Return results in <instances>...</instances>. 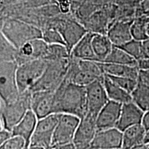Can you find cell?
<instances>
[{
  "label": "cell",
  "instance_id": "obj_1",
  "mask_svg": "<svg viewBox=\"0 0 149 149\" xmlns=\"http://www.w3.org/2000/svg\"><path fill=\"white\" fill-rule=\"evenodd\" d=\"M53 112L84 118L87 114L86 87L64 79L55 91Z\"/></svg>",
  "mask_w": 149,
  "mask_h": 149
},
{
  "label": "cell",
  "instance_id": "obj_2",
  "mask_svg": "<svg viewBox=\"0 0 149 149\" xmlns=\"http://www.w3.org/2000/svg\"><path fill=\"white\" fill-rule=\"evenodd\" d=\"M104 75L97 61L70 57V66L64 79L86 87L95 80L102 79Z\"/></svg>",
  "mask_w": 149,
  "mask_h": 149
},
{
  "label": "cell",
  "instance_id": "obj_3",
  "mask_svg": "<svg viewBox=\"0 0 149 149\" xmlns=\"http://www.w3.org/2000/svg\"><path fill=\"white\" fill-rule=\"evenodd\" d=\"M1 33L17 49L29 41L42 37V31L39 28L13 19L3 22Z\"/></svg>",
  "mask_w": 149,
  "mask_h": 149
},
{
  "label": "cell",
  "instance_id": "obj_4",
  "mask_svg": "<svg viewBox=\"0 0 149 149\" xmlns=\"http://www.w3.org/2000/svg\"><path fill=\"white\" fill-rule=\"evenodd\" d=\"M69 58L48 61L40 79L30 89V92L55 91L66 77L70 66Z\"/></svg>",
  "mask_w": 149,
  "mask_h": 149
},
{
  "label": "cell",
  "instance_id": "obj_5",
  "mask_svg": "<svg viewBox=\"0 0 149 149\" xmlns=\"http://www.w3.org/2000/svg\"><path fill=\"white\" fill-rule=\"evenodd\" d=\"M31 92L29 91L20 94L17 100L13 103L4 104L1 101V129L6 128L12 131L31 110Z\"/></svg>",
  "mask_w": 149,
  "mask_h": 149
},
{
  "label": "cell",
  "instance_id": "obj_6",
  "mask_svg": "<svg viewBox=\"0 0 149 149\" xmlns=\"http://www.w3.org/2000/svg\"><path fill=\"white\" fill-rule=\"evenodd\" d=\"M48 63L45 59H37L18 65L16 79L19 94L30 91L42 76Z\"/></svg>",
  "mask_w": 149,
  "mask_h": 149
},
{
  "label": "cell",
  "instance_id": "obj_7",
  "mask_svg": "<svg viewBox=\"0 0 149 149\" xmlns=\"http://www.w3.org/2000/svg\"><path fill=\"white\" fill-rule=\"evenodd\" d=\"M17 66L15 61L0 63V97L4 104L13 103L19 97L16 79Z\"/></svg>",
  "mask_w": 149,
  "mask_h": 149
},
{
  "label": "cell",
  "instance_id": "obj_8",
  "mask_svg": "<svg viewBox=\"0 0 149 149\" xmlns=\"http://www.w3.org/2000/svg\"><path fill=\"white\" fill-rule=\"evenodd\" d=\"M81 119L72 115L61 114L54 131L52 148L60 149L74 144V137Z\"/></svg>",
  "mask_w": 149,
  "mask_h": 149
},
{
  "label": "cell",
  "instance_id": "obj_9",
  "mask_svg": "<svg viewBox=\"0 0 149 149\" xmlns=\"http://www.w3.org/2000/svg\"><path fill=\"white\" fill-rule=\"evenodd\" d=\"M61 114L53 113L39 120L31 140L30 146L40 147L44 149L52 148L54 131L59 122Z\"/></svg>",
  "mask_w": 149,
  "mask_h": 149
},
{
  "label": "cell",
  "instance_id": "obj_10",
  "mask_svg": "<svg viewBox=\"0 0 149 149\" xmlns=\"http://www.w3.org/2000/svg\"><path fill=\"white\" fill-rule=\"evenodd\" d=\"M102 79H97L86 86V115L96 120L104 106L109 101Z\"/></svg>",
  "mask_w": 149,
  "mask_h": 149
},
{
  "label": "cell",
  "instance_id": "obj_11",
  "mask_svg": "<svg viewBox=\"0 0 149 149\" xmlns=\"http://www.w3.org/2000/svg\"><path fill=\"white\" fill-rule=\"evenodd\" d=\"M48 48V44L42 38L29 41L17 49L16 63L20 65L34 59H44Z\"/></svg>",
  "mask_w": 149,
  "mask_h": 149
},
{
  "label": "cell",
  "instance_id": "obj_12",
  "mask_svg": "<svg viewBox=\"0 0 149 149\" xmlns=\"http://www.w3.org/2000/svg\"><path fill=\"white\" fill-rule=\"evenodd\" d=\"M97 132L96 120L86 115L80 121L73 143L76 149H91V143Z\"/></svg>",
  "mask_w": 149,
  "mask_h": 149
},
{
  "label": "cell",
  "instance_id": "obj_13",
  "mask_svg": "<svg viewBox=\"0 0 149 149\" xmlns=\"http://www.w3.org/2000/svg\"><path fill=\"white\" fill-rule=\"evenodd\" d=\"M57 29L62 35L70 54L74 46L88 33L81 22L71 19L60 22Z\"/></svg>",
  "mask_w": 149,
  "mask_h": 149
},
{
  "label": "cell",
  "instance_id": "obj_14",
  "mask_svg": "<svg viewBox=\"0 0 149 149\" xmlns=\"http://www.w3.org/2000/svg\"><path fill=\"white\" fill-rule=\"evenodd\" d=\"M123 132L117 128L100 130L91 143V149H122Z\"/></svg>",
  "mask_w": 149,
  "mask_h": 149
},
{
  "label": "cell",
  "instance_id": "obj_15",
  "mask_svg": "<svg viewBox=\"0 0 149 149\" xmlns=\"http://www.w3.org/2000/svg\"><path fill=\"white\" fill-rule=\"evenodd\" d=\"M122 107V104L109 100L97 117L96 126L97 131L116 128Z\"/></svg>",
  "mask_w": 149,
  "mask_h": 149
},
{
  "label": "cell",
  "instance_id": "obj_16",
  "mask_svg": "<svg viewBox=\"0 0 149 149\" xmlns=\"http://www.w3.org/2000/svg\"><path fill=\"white\" fill-rule=\"evenodd\" d=\"M55 91H37L31 93V110L41 120L53 114Z\"/></svg>",
  "mask_w": 149,
  "mask_h": 149
},
{
  "label": "cell",
  "instance_id": "obj_17",
  "mask_svg": "<svg viewBox=\"0 0 149 149\" xmlns=\"http://www.w3.org/2000/svg\"><path fill=\"white\" fill-rule=\"evenodd\" d=\"M133 20H117L110 25L107 35L113 46L121 47L133 39L130 28Z\"/></svg>",
  "mask_w": 149,
  "mask_h": 149
},
{
  "label": "cell",
  "instance_id": "obj_18",
  "mask_svg": "<svg viewBox=\"0 0 149 149\" xmlns=\"http://www.w3.org/2000/svg\"><path fill=\"white\" fill-rule=\"evenodd\" d=\"M144 112L133 102L122 104L117 128L124 132L131 126L141 124Z\"/></svg>",
  "mask_w": 149,
  "mask_h": 149
},
{
  "label": "cell",
  "instance_id": "obj_19",
  "mask_svg": "<svg viewBox=\"0 0 149 149\" xmlns=\"http://www.w3.org/2000/svg\"><path fill=\"white\" fill-rule=\"evenodd\" d=\"M38 119L33 111L29 110L22 120L13 128V136H19L24 139L27 149L29 148L31 140L36 128Z\"/></svg>",
  "mask_w": 149,
  "mask_h": 149
},
{
  "label": "cell",
  "instance_id": "obj_20",
  "mask_svg": "<svg viewBox=\"0 0 149 149\" xmlns=\"http://www.w3.org/2000/svg\"><path fill=\"white\" fill-rule=\"evenodd\" d=\"M94 33L88 32L74 46L70 52V57L80 60L97 61L92 46V39Z\"/></svg>",
  "mask_w": 149,
  "mask_h": 149
},
{
  "label": "cell",
  "instance_id": "obj_21",
  "mask_svg": "<svg viewBox=\"0 0 149 149\" xmlns=\"http://www.w3.org/2000/svg\"><path fill=\"white\" fill-rule=\"evenodd\" d=\"M100 68L104 74L115 77H129L138 79L139 74V66H132L129 65L111 64V63L99 62Z\"/></svg>",
  "mask_w": 149,
  "mask_h": 149
},
{
  "label": "cell",
  "instance_id": "obj_22",
  "mask_svg": "<svg viewBox=\"0 0 149 149\" xmlns=\"http://www.w3.org/2000/svg\"><path fill=\"white\" fill-rule=\"evenodd\" d=\"M102 81L109 100L122 104L133 102L131 94L116 84L107 74H104Z\"/></svg>",
  "mask_w": 149,
  "mask_h": 149
},
{
  "label": "cell",
  "instance_id": "obj_23",
  "mask_svg": "<svg viewBox=\"0 0 149 149\" xmlns=\"http://www.w3.org/2000/svg\"><path fill=\"white\" fill-rule=\"evenodd\" d=\"M146 130L141 124L135 125L127 128L123 132L122 149H133L144 144Z\"/></svg>",
  "mask_w": 149,
  "mask_h": 149
},
{
  "label": "cell",
  "instance_id": "obj_24",
  "mask_svg": "<svg viewBox=\"0 0 149 149\" xmlns=\"http://www.w3.org/2000/svg\"><path fill=\"white\" fill-rule=\"evenodd\" d=\"M92 46L97 62H103L113 49V44L107 35L94 33Z\"/></svg>",
  "mask_w": 149,
  "mask_h": 149
},
{
  "label": "cell",
  "instance_id": "obj_25",
  "mask_svg": "<svg viewBox=\"0 0 149 149\" xmlns=\"http://www.w3.org/2000/svg\"><path fill=\"white\" fill-rule=\"evenodd\" d=\"M111 3H113L112 0H84L75 10L76 15L79 22H81Z\"/></svg>",
  "mask_w": 149,
  "mask_h": 149
},
{
  "label": "cell",
  "instance_id": "obj_26",
  "mask_svg": "<svg viewBox=\"0 0 149 149\" xmlns=\"http://www.w3.org/2000/svg\"><path fill=\"white\" fill-rule=\"evenodd\" d=\"M132 101L143 111H149V85L138 79L137 86L131 93Z\"/></svg>",
  "mask_w": 149,
  "mask_h": 149
},
{
  "label": "cell",
  "instance_id": "obj_27",
  "mask_svg": "<svg viewBox=\"0 0 149 149\" xmlns=\"http://www.w3.org/2000/svg\"><path fill=\"white\" fill-rule=\"evenodd\" d=\"M103 62L138 66V61L137 59L133 58L121 48L115 46H113L111 52Z\"/></svg>",
  "mask_w": 149,
  "mask_h": 149
},
{
  "label": "cell",
  "instance_id": "obj_28",
  "mask_svg": "<svg viewBox=\"0 0 149 149\" xmlns=\"http://www.w3.org/2000/svg\"><path fill=\"white\" fill-rule=\"evenodd\" d=\"M149 23V17L144 16L136 17L132 23L130 31L133 39L144 42L149 38L147 33V26Z\"/></svg>",
  "mask_w": 149,
  "mask_h": 149
},
{
  "label": "cell",
  "instance_id": "obj_29",
  "mask_svg": "<svg viewBox=\"0 0 149 149\" xmlns=\"http://www.w3.org/2000/svg\"><path fill=\"white\" fill-rule=\"evenodd\" d=\"M0 37H1L0 39L1 61H15L17 54V48L13 45L1 33L0 34Z\"/></svg>",
  "mask_w": 149,
  "mask_h": 149
},
{
  "label": "cell",
  "instance_id": "obj_30",
  "mask_svg": "<svg viewBox=\"0 0 149 149\" xmlns=\"http://www.w3.org/2000/svg\"><path fill=\"white\" fill-rule=\"evenodd\" d=\"M70 54L66 46L61 44H48V52L44 59L48 61L69 58Z\"/></svg>",
  "mask_w": 149,
  "mask_h": 149
},
{
  "label": "cell",
  "instance_id": "obj_31",
  "mask_svg": "<svg viewBox=\"0 0 149 149\" xmlns=\"http://www.w3.org/2000/svg\"><path fill=\"white\" fill-rule=\"evenodd\" d=\"M120 48L138 61L142 59V42L132 39Z\"/></svg>",
  "mask_w": 149,
  "mask_h": 149
},
{
  "label": "cell",
  "instance_id": "obj_32",
  "mask_svg": "<svg viewBox=\"0 0 149 149\" xmlns=\"http://www.w3.org/2000/svg\"><path fill=\"white\" fill-rule=\"evenodd\" d=\"M42 38L48 44H61L66 46L62 35L57 29H50L42 31Z\"/></svg>",
  "mask_w": 149,
  "mask_h": 149
},
{
  "label": "cell",
  "instance_id": "obj_33",
  "mask_svg": "<svg viewBox=\"0 0 149 149\" xmlns=\"http://www.w3.org/2000/svg\"><path fill=\"white\" fill-rule=\"evenodd\" d=\"M108 75V74H107ZM111 79L113 80L114 82L121 87V88L127 91L131 94L132 92L135 90V88L137 86L138 79H132L129 77H115V76H110L108 75Z\"/></svg>",
  "mask_w": 149,
  "mask_h": 149
},
{
  "label": "cell",
  "instance_id": "obj_34",
  "mask_svg": "<svg viewBox=\"0 0 149 149\" xmlns=\"http://www.w3.org/2000/svg\"><path fill=\"white\" fill-rule=\"evenodd\" d=\"M0 149H27L26 141L19 136H13L0 145Z\"/></svg>",
  "mask_w": 149,
  "mask_h": 149
},
{
  "label": "cell",
  "instance_id": "obj_35",
  "mask_svg": "<svg viewBox=\"0 0 149 149\" xmlns=\"http://www.w3.org/2000/svg\"><path fill=\"white\" fill-rule=\"evenodd\" d=\"M143 0H112L113 3L117 6L126 8H137Z\"/></svg>",
  "mask_w": 149,
  "mask_h": 149
},
{
  "label": "cell",
  "instance_id": "obj_36",
  "mask_svg": "<svg viewBox=\"0 0 149 149\" xmlns=\"http://www.w3.org/2000/svg\"><path fill=\"white\" fill-rule=\"evenodd\" d=\"M139 16L149 17V0H143L140 5L137 7L136 10V17Z\"/></svg>",
  "mask_w": 149,
  "mask_h": 149
},
{
  "label": "cell",
  "instance_id": "obj_37",
  "mask_svg": "<svg viewBox=\"0 0 149 149\" xmlns=\"http://www.w3.org/2000/svg\"><path fill=\"white\" fill-rule=\"evenodd\" d=\"M13 136V135L11 130L6 129V128H1L0 130V145L8 140Z\"/></svg>",
  "mask_w": 149,
  "mask_h": 149
},
{
  "label": "cell",
  "instance_id": "obj_38",
  "mask_svg": "<svg viewBox=\"0 0 149 149\" xmlns=\"http://www.w3.org/2000/svg\"><path fill=\"white\" fill-rule=\"evenodd\" d=\"M139 80L143 81V82L149 85V70L140 69L139 70Z\"/></svg>",
  "mask_w": 149,
  "mask_h": 149
},
{
  "label": "cell",
  "instance_id": "obj_39",
  "mask_svg": "<svg viewBox=\"0 0 149 149\" xmlns=\"http://www.w3.org/2000/svg\"><path fill=\"white\" fill-rule=\"evenodd\" d=\"M149 59V38L142 42V59Z\"/></svg>",
  "mask_w": 149,
  "mask_h": 149
},
{
  "label": "cell",
  "instance_id": "obj_40",
  "mask_svg": "<svg viewBox=\"0 0 149 149\" xmlns=\"http://www.w3.org/2000/svg\"><path fill=\"white\" fill-rule=\"evenodd\" d=\"M141 125L146 130H149V111L144 113L142 121H141Z\"/></svg>",
  "mask_w": 149,
  "mask_h": 149
},
{
  "label": "cell",
  "instance_id": "obj_41",
  "mask_svg": "<svg viewBox=\"0 0 149 149\" xmlns=\"http://www.w3.org/2000/svg\"><path fill=\"white\" fill-rule=\"evenodd\" d=\"M138 66L139 69L149 70V59H141L138 61Z\"/></svg>",
  "mask_w": 149,
  "mask_h": 149
},
{
  "label": "cell",
  "instance_id": "obj_42",
  "mask_svg": "<svg viewBox=\"0 0 149 149\" xmlns=\"http://www.w3.org/2000/svg\"><path fill=\"white\" fill-rule=\"evenodd\" d=\"M69 1H70V2L72 3V6H74V5H75L76 10H77L78 7H79V6L81 4V3L83 2L84 0H69Z\"/></svg>",
  "mask_w": 149,
  "mask_h": 149
},
{
  "label": "cell",
  "instance_id": "obj_43",
  "mask_svg": "<svg viewBox=\"0 0 149 149\" xmlns=\"http://www.w3.org/2000/svg\"><path fill=\"white\" fill-rule=\"evenodd\" d=\"M144 144H149V130H146V133H145L144 138Z\"/></svg>",
  "mask_w": 149,
  "mask_h": 149
},
{
  "label": "cell",
  "instance_id": "obj_44",
  "mask_svg": "<svg viewBox=\"0 0 149 149\" xmlns=\"http://www.w3.org/2000/svg\"><path fill=\"white\" fill-rule=\"evenodd\" d=\"M147 33H148V35L149 37V23L148 24V26H147Z\"/></svg>",
  "mask_w": 149,
  "mask_h": 149
},
{
  "label": "cell",
  "instance_id": "obj_45",
  "mask_svg": "<svg viewBox=\"0 0 149 149\" xmlns=\"http://www.w3.org/2000/svg\"><path fill=\"white\" fill-rule=\"evenodd\" d=\"M148 149H149V148H148Z\"/></svg>",
  "mask_w": 149,
  "mask_h": 149
},
{
  "label": "cell",
  "instance_id": "obj_46",
  "mask_svg": "<svg viewBox=\"0 0 149 149\" xmlns=\"http://www.w3.org/2000/svg\"></svg>",
  "mask_w": 149,
  "mask_h": 149
}]
</instances>
